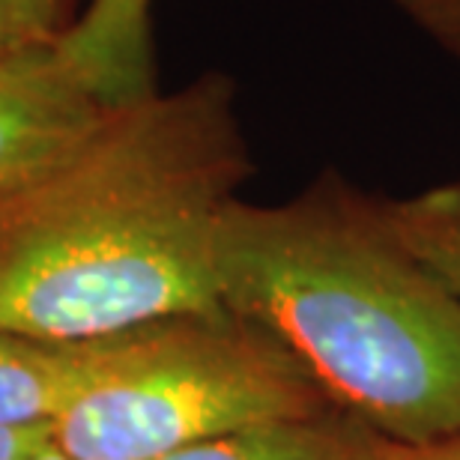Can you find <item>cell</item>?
<instances>
[{
	"label": "cell",
	"instance_id": "11",
	"mask_svg": "<svg viewBox=\"0 0 460 460\" xmlns=\"http://www.w3.org/2000/svg\"><path fill=\"white\" fill-rule=\"evenodd\" d=\"M51 437V425H0V460H31Z\"/></svg>",
	"mask_w": 460,
	"mask_h": 460
},
{
	"label": "cell",
	"instance_id": "3",
	"mask_svg": "<svg viewBox=\"0 0 460 460\" xmlns=\"http://www.w3.org/2000/svg\"><path fill=\"white\" fill-rule=\"evenodd\" d=\"M272 335L230 311L177 314L96 341V362L54 421L75 460H159L254 421L329 407Z\"/></svg>",
	"mask_w": 460,
	"mask_h": 460
},
{
	"label": "cell",
	"instance_id": "8",
	"mask_svg": "<svg viewBox=\"0 0 460 460\" xmlns=\"http://www.w3.org/2000/svg\"><path fill=\"white\" fill-rule=\"evenodd\" d=\"M380 204L401 243L460 296V186H437Z\"/></svg>",
	"mask_w": 460,
	"mask_h": 460
},
{
	"label": "cell",
	"instance_id": "9",
	"mask_svg": "<svg viewBox=\"0 0 460 460\" xmlns=\"http://www.w3.org/2000/svg\"><path fill=\"white\" fill-rule=\"evenodd\" d=\"M394 6L446 51L460 54V0H394Z\"/></svg>",
	"mask_w": 460,
	"mask_h": 460
},
{
	"label": "cell",
	"instance_id": "4",
	"mask_svg": "<svg viewBox=\"0 0 460 460\" xmlns=\"http://www.w3.org/2000/svg\"><path fill=\"white\" fill-rule=\"evenodd\" d=\"M111 111L58 36L0 58V200L66 159Z\"/></svg>",
	"mask_w": 460,
	"mask_h": 460
},
{
	"label": "cell",
	"instance_id": "14",
	"mask_svg": "<svg viewBox=\"0 0 460 460\" xmlns=\"http://www.w3.org/2000/svg\"><path fill=\"white\" fill-rule=\"evenodd\" d=\"M31 460H75V457L63 452V448H60L58 443H54V437H51V443L45 446V448H40V452H36Z\"/></svg>",
	"mask_w": 460,
	"mask_h": 460
},
{
	"label": "cell",
	"instance_id": "10",
	"mask_svg": "<svg viewBox=\"0 0 460 460\" xmlns=\"http://www.w3.org/2000/svg\"><path fill=\"white\" fill-rule=\"evenodd\" d=\"M40 40H54V36L45 33L15 0H0V58Z\"/></svg>",
	"mask_w": 460,
	"mask_h": 460
},
{
	"label": "cell",
	"instance_id": "6",
	"mask_svg": "<svg viewBox=\"0 0 460 460\" xmlns=\"http://www.w3.org/2000/svg\"><path fill=\"white\" fill-rule=\"evenodd\" d=\"M58 40L105 105H132L155 93L150 0H90Z\"/></svg>",
	"mask_w": 460,
	"mask_h": 460
},
{
	"label": "cell",
	"instance_id": "7",
	"mask_svg": "<svg viewBox=\"0 0 460 460\" xmlns=\"http://www.w3.org/2000/svg\"><path fill=\"white\" fill-rule=\"evenodd\" d=\"M96 362V341H42L0 326V425H51Z\"/></svg>",
	"mask_w": 460,
	"mask_h": 460
},
{
	"label": "cell",
	"instance_id": "12",
	"mask_svg": "<svg viewBox=\"0 0 460 460\" xmlns=\"http://www.w3.org/2000/svg\"><path fill=\"white\" fill-rule=\"evenodd\" d=\"M392 460H460V430L421 446H401Z\"/></svg>",
	"mask_w": 460,
	"mask_h": 460
},
{
	"label": "cell",
	"instance_id": "5",
	"mask_svg": "<svg viewBox=\"0 0 460 460\" xmlns=\"http://www.w3.org/2000/svg\"><path fill=\"white\" fill-rule=\"evenodd\" d=\"M398 443L338 403L200 439L159 460H392Z\"/></svg>",
	"mask_w": 460,
	"mask_h": 460
},
{
	"label": "cell",
	"instance_id": "2",
	"mask_svg": "<svg viewBox=\"0 0 460 460\" xmlns=\"http://www.w3.org/2000/svg\"><path fill=\"white\" fill-rule=\"evenodd\" d=\"M216 275L225 311L392 443L460 430V296L401 243L380 200L332 173L288 204L239 198Z\"/></svg>",
	"mask_w": 460,
	"mask_h": 460
},
{
	"label": "cell",
	"instance_id": "1",
	"mask_svg": "<svg viewBox=\"0 0 460 460\" xmlns=\"http://www.w3.org/2000/svg\"><path fill=\"white\" fill-rule=\"evenodd\" d=\"M248 173L234 84L218 72L114 108L0 200V326L87 344L222 311L218 234Z\"/></svg>",
	"mask_w": 460,
	"mask_h": 460
},
{
	"label": "cell",
	"instance_id": "13",
	"mask_svg": "<svg viewBox=\"0 0 460 460\" xmlns=\"http://www.w3.org/2000/svg\"><path fill=\"white\" fill-rule=\"evenodd\" d=\"M15 4L22 6L45 33H51V36L63 33L60 18H63V9H66V0H15Z\"/></svg>",
	"mask_w": 460,
	"mask_h": 460
}]
</instances>
